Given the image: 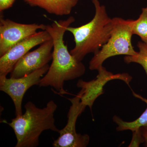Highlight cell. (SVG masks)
Returning a JSON list of instances; mask_svg holds the SVG:
<instances>
[{
	"label": "cell",
	"mask_w": 147,
	"mask_h": 147,
	"mask_svg": "<svg viewBox=\"0 0 147 147\" xmlns=\"http://www.w3.org/2000/svg\"><path fill=\"white\" fill-rule=\"evenodd\" d=\"M139 52L134 56H125L124 61L126 63H131L140 65L144 69L147 76V43L139 41L137 43Z\"/></svg>",
	"instance_id": "4fadbf2b"
},
{
	"label": "cell",
	"mask_w": 147,
	"mask_h": 147,
	"mask_svg": "<svg viewBox=\"0 0 147 147\" xmlns=\"http://www.w3.org/2000/svg\"><path fill=\"white\" fill-rule=\"evenodd\" d=\"M49 65L30 74L18 78L0 77V90L8 95L13 101L16 116L23 114L22 101L26 92L31 87L39 85L40 79L49 69Z\"/></svg>",
	"instance_id": "8992f818"
},
{
	"label": "cell",
	"mask_w": 147,
	"mask_h": 147,
	"mask_svg": "<svg viewBox=\"0 0 147 147\" xmlns=\"http://www.w3.org/2000/svg\"><path fill=\"white\" fill-rule=\"evenodd\" d=\"M81 98V94L79 92L75 97L68 98L71 105L67 113V123L63 128L60 130L59 136L53 142V147H86L88 145L90 136L76 131L77 119L86 107L82 103Z\"/></svg>",
	"instance_id": "5b68a950"
},
{
	"label": "cell",
	"mask_w": 147,
	"mask_h": 147,
	"mask_svg": "<svg viewBox=\"0 0 147 147\" xmlns=\"http://www.w3.org/2000/svg\"><path fill=\"white\" fill-rule=\"evenodd\" d=\"M52 39L46 30L37 32L14 45L0 57V77L7 76L22 57L35 46Z\"/></svg>",
	"instance_id": "30bf717a"
},
{
	"label": "cell",
	"mask_w": 147,
	"mask_h": 147,
	"mask_svg": "<svg viewBox=\"0 0 147 147\" xmlns=\"http://www.w3.org/2000/svg\"><path fill=\"white\" fill-rule=\"evenodd\" d=\"M140 129L144 139L145 146L147 147V125L142 127Z\"/></svg>",
	"instance_id": "e0dca14e"
},
{
	"label": "cell",
	"mask_w": 147,
	"mask_h": 147,
	"mask_svg": "<svg viewBox=\"0 0 147 147\" xmlns=\"http://www.w3.org/2000/svg\"><path fill=\"white\" fill-rule=\"evenodd\" d=\"M44 24H23L9 19L0 18V57L14 45L36 33L37 30H45Z\"/></svg>",
	"instance_id": "52a82bcc"
},
{
	"label": "cell",
	"mask_w": 147,
	"mask_h": 147,
	"mask_svg": "<svg viewBox=\"0 0 147 147\" xmlns=\"http://www.w3.org/2000/svg\"><path fill=\"white\" fill-rule=\"evenodd\" d=\"M75 21L73 16L66 20L55 21L46 25L45 30L50 34L53 42L52 63L47 73L40 79V87H53L61 94L67 93L64 83L81 77L85 74L86 67L69 51L63 38L67 28Z\"/></svg>",
	"instance_id": "6da1fadb"
},
{
	"label": "cell",
	"mask_w": 147,
	"mask_h": 147,
	"mask_svg": "<svg viewBox=\"0 0 147 147\" xmlns=\"http://www.w3.org/2000/svg\"><path fill=\"white\" fill-rule=\"evenodd\" d=\"M132 140L129 147H138L140 144L144 143V139L141 134L140 129L136 131H132Z\"/></svg>",
	"instance_id": "9a60e30c"
},
{
	"label": "cell",
	"mask_w": 147,
	"mask_h": 147,
	"mask_svg": "<svg viewBox=\"0 0 147 147\" xmlns=\"http://www.w3.org/2000/svg\"><path fill=\"white\" fill-rule=\"evenodd\" d=\"M132 30L133 34L137 35L143 42L147 43V7L142 8L139 18L134 20Z\"/></svg>",
	"instance_id": "5bb4252c"
},
{
	"label": "cell",
	"mask_w": 147,
	"mask_h": 147,
	"mask_svg": "<svg viewBox=\"0 0 147 147\" xmlns=\"http://www.w3.org/2000/svg\"><path fill=\"white\" fill-rule=\"evenodd\" d=\"M79 0H23L32 7H38L50 14L63 16L70 14Z\"/></svg>",
	"instance_id": "8fae6325"
},
{
	"label": "cell",
	"mask_w": 147,
	"mask_h": 147,
	"mask_svg": "<svg viewBox=\"0 0 147 147\" xmlns=\"http://www.w3.org/2000/svg\"><path fill=\"white\" fill-rule=\"evenodd\" d=\"M95 13L91 21L80 27H70L66 31L73 35L75 47L70 53L77 60L82 61L90 53H97L108 41L113 30V18L108 16L105 6L98 0H92Z\"/></svg>",
	"instance_id": "3957f363"
},
{
	"label": "cell",
	"mask_w": 147,
	"mask_h": 147,
	"mask_svg": "<svg viewBox=\"0 0 147 147\" xmlns=\"http://www.w3.org/2000/svg\"><path fill=\"white\" fill-rule=\"evenodd\" d=\"M15 1V0H0L1 13L11 7Z\"/></svg>",
	"instance_id": "2e32d148"
},
{
	"label": "cell",
	"mask_w": 147,
	"mask_h": 147,
	"mask_svg": "<svg viewBox=\"0 0 147 147\" xmlns=\"http://www.w3.org/2000/svg\"><path fill=\"white\" fill-rule=\"evenodd\" d=\"M96 78L89 82L79 80L76 86L81 88L79 92L81 94V101L86 106H88L92 110L95 100L98 96L104 93L103 87L109 81L120 79L126 83L128 86L132 77L127 73L113 74L102 66L98 70Z\"/></svg>",
	"instance_id": "ba28073f"
},
{
	"label": "cell",
	"mask_w": 147,
	"mask_h": 147,
	"mask_svg": "<svg viewBox=\"0 0 147 147\" xmlns=\"http://www.w3.org/2000/svg\"><path fill=\"white\" fill-rule=\"evenodd\" d=\"M53 42L51 39L38 48L28 52L16 63L10 73V77H23L48 64L53 59Z\"/></svg>",
	"instance_id": "9c48e42d"
},
{
	"label": "cell",
	"mask_w": 147,
	"mask_h": 147,
	"mask_svg": "<svg viewBox=\"0 0 147 147\" xmlns=\"http://www.w3.org/2000/svg\"><path fill=\"white\" fill-rule=\"evenodd\" d=\"M57 105L53 100L49 101L45 107L38 108L32 101L25 105V113L16 116L10 122H3L12 128L17 140L15 147H36L39 145L40 136L43 131L50 130L59 132L55 125L54 114Z\"/></svg>",
	"instance_id": "7a4b0ae2"
},
{
	"label": "cell",
	"mask_w": 147,
	"mask_h": 147,
	"mask_svg": "<svg viewBox=\"0 0 147 147\" xmlns=\"http://www.w3.org/2000/svg\"><path fill=\"white\" fill-rule=\"evenodd\" d=\"M132 94L134 97L145 102L147 105L146 108L138 119L133 121H125L119 117L117 116H114L113 121L117 125V127L116 128L117 131L129 130L134 131L138 130L142 127L147 125V98L133 91L132 92Z\"/></svg>",
	"instance_id": "7c38bea8"
},
{
	"label": "cell",
	"mask_w": 147,
	"mask_h": 147,
	"mask_svg": "<svg viewBox=\"0 0 147 147\" xmlns=\"http://www.w3.org/2000/svg\"><path fill=\"white\" fill-rule=\"evenodd\" d=\"M113 26L108 41L97 53L94 54L89 63V69L98 70L106 60L117 55L134 56L135 51L131 43L132 28L134 20H125L120 17L113 18Z\"/></svg>",
	"instance_id": "277c9868"
}]
</instances>
